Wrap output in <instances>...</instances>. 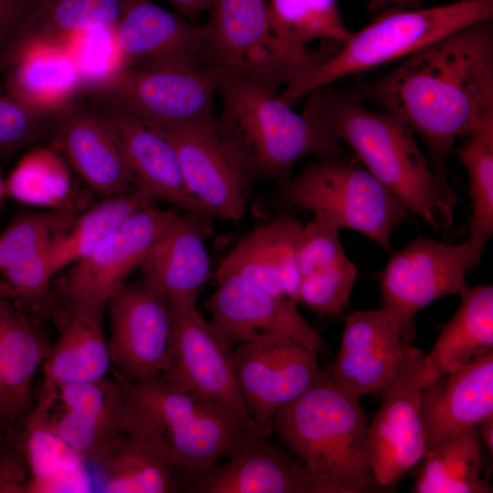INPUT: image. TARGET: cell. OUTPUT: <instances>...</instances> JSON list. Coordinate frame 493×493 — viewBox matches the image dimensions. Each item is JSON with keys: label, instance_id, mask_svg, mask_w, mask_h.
Returning <instances> with one entry per match:
<instances>
[{"label": "cell", "instance_id": "cell-1", "mask_svg": "<svg viewBox=\"0 0 493 493\" xmlns=\"http://www.w3.org/2000/svg\"><path fill=\"white\" fill-rule=\"evenodd\" d=\"M424 142L432 173L453 205L446 159L457 137L493 112V22L471 24L407 56L393 70L355 85Z\"/></svg>", "mask_w": 493, "mask_h": 493}, {"label": "cell", "instance_id": "cell-2", "mask_svg": "<svg viewBox=\"0 0 493 493\" xmlns=\"http://www.w3.org/2000/svg\"><path fill=\"white\" fill-rule=\"evenodd\" d=\"M302 114L325 125L363 166L414 215L435 229L453 221V205L441 191L412 130L399 118L366 108L353 90L328 86L309 94Z\"/></svg>", "mask_w": 493, "mask_h": 493}, {"label": "cell", "instance_id": "cell-3", "mask_svg": "<svg viewBox=\"0 0 493 493\" xmlns=\"http://www.w3.org/2000/svg\"><path fill=\"white\" fill-rule=\"evenodd\" d=\"M368 425L360 397L325 374L275 415L272 431L305 467L312 493L386 492L370 467Z\"/></svg>", "mask_w": 493, "mask_h": 493}, {"label": "cell", "instance_id": "cell-4", "mask_svg": "<svg viewBox=\"0 0 493 493\" xmlns=\"http://www.w3.org/2000/svg\"><path fill=\"white\" fill-rule=\"evenodd\" d=\"M218 91V133L252 182L283 183L299 160L337 155L340 141L325 125L297 113L252 79L222 71Z\"/></svg>", "mask_w": 493, "mask_h": 493}, {"label": "cell", "instance_id": "cell-5", "mask_svg": "<svg viewBox=\"0 0 493 493\" xmlns=\"http://www.w3.org/2000/svg\"><path fill=\"white\" fill-rule=\"evenodd\" d=\"M114 377L124 391L126 426L153 442L187 476L226 459L257 437H267L161 375L134 382L115 370Z\"/></svg>", "mask_w": 493, "mask_h": 493}, {"label": "cell", "instance_id": "cell-6", "mask_svg": "<svg viewBox=\"0 0 493 493\" xmlns=\"http://www.w3.org/2000/svg\"><path fill=\"white\" fill-rule=\"evenodd\" d=\"M493 17V0H461L416 10L384 12L342 43L325 62L288 82L277 97L291 106L332 81L408 56L471 24Z\"/></svg>", "mask_w": 493, "mask_h": 493}, {"label": "cell", "instance_id": "cell-7", "mask_svg": "<svg viewBox=\"0 0 493 493\" xmlns=\"http://www.w3.org/2000/svg\"><path fill=\"white\" fill-rule=\"evenodd\" d=\"M206 25L205 67L245 75L276 93L334 55L341 43L292 47L274 35L266 0H213Z\"/></svg>", "mask_w": 493, "mask_h": 493}, {"label": "cell", "instance_id": "cell-8", "mask_svg": "<svg viewBox=\"0 0 493 493\" xmlns=\"http://www.w3.org/2000/svg\"><path fill=\"white\" fill-rule=\"evenodd\" d=\"M280 198L338 226L368 236L390 250L391 235L406 207L363 165L336 156L320 158L282 183Z\"/></svg>", "mask_w": 493, "mask_h": 493}, {"label": "cell", "instance_id": "cell-9", "mask_svg": "<svg viewBox=\"0 0 493 493\" xmlns=\"http://www.w3.org/2000/svg\"><path fill=\"white\" fill-rule=\"evenodd\" d=\"M478 262L467 240L454 245L419 236L393 253L380 277L381 310L403 344L415 335L418 311L443 297L461 295L467 271Z\"/></svg>", "mask_w": 493, "mask_h": 493}, {"label": "cell", "instance_id": "cell-10", "mask_svg": "<svg viewBox=\"0 0 493 493\" xmlns=\"http://www.w3.org/2000/svg\"><path fill=\"white\" fill-rule=\"evenodd\" d=\"M435 383L425 355L408 344L380 390L382 404L368 425L367 443L372 472L389 491L426 454L420 399L422 390Z\"/></svg>", "mask_w": 493, "mask_h": 493}, {"label": "cell", "instance_id": "cell-11", "mask_svg": "<svg viewBox=\"0 0 493 493\" xmlns=\"http://www.w3.org/2000/svg\"><path fill=\"white\" fill-rule=\"evenodd\" d=\"M236 383L258 432L267 436L277 414L320 383L317 353L291 337L265 332L233 351Z\"/></svg>", "mask_w": 493, "mask_h": 493}, {"label": "cell", "instance_id": "cell-12", "mask_svg": "<svg viewBox=\"0 0 493 493\" xmlns=\"http://www.w3.org/2000/svg\"><path fill=\"white\" fill-rule=\"evenodd\" d=\"M221 70L125 68L90 90L100 102L157 126L204 123L218 127L214 100Z\"/></svg>", "mask_w": 493, "mask_h": 493}, {"label": "cell", "instance_id": "cell-13", "mask_svg": "<svg viewBox=\"0 0 493 493\" xmlns=\"http://www.w3.org/2000/svg\"><path fill=\"white\" fill-rule=\"evenodd\" d=\"M169 308L171 356L160 375L172 385L211 401L241 425L259 433L236 383L233 364L235 343L204 319L196 306Z\"/></svg>", "mask_w": 493, "mask_h": 493}, {"label": "cell", "instance_id": "cell-14", "mask_svg": "<svg viewBox=\"0 0 493 493\" xmlns=\"http://www.w3.org/2000/svg\"><path fill=\"white\" fill-rule=\"evenodd\" d=\"M149 125L174 147L186 188L202 213L232 221L244 216L252 180L220 137L218 127Z\"/></svg>", "mask_w": 493, "mask_h": 493}, {"label": "cell", "instance_id": "cell-15", "mask_svg": "<svg viewBox=\"0 0 493 493\" xmlns=\"http://www.w3.org/2000/svg\"><path fill=\"white\" fill-rule=\"evenodd\" d=\"M111 362L129 380L160 375L171 356L172 320L165 298L144 279L125 284L108 301Z\"/></svg>", "mask_w": 493, "mask_h": 493}, {"label": "cell", "instance_id": "cell-16", "mask_svg": "<svg viewBox=\"0 0 493 493\" xmlns=\"http://www.w3.org/2000/svg\"><path fill=\"white\" fill-rule=\"evenodd\" d=\"M178 217L152 205L129 216L68 271L65 289L73 306L106 305Z\"/></svg>", "mask_w": 493, "mask_h": 493}, {"label": "cell", "instance_id": "cell-17", "mask_svg": "<svg viewBox=\"0 0 493 493\" xmlns=\"http://www.w3.org/2000/svg\"><path fill=\"white\" fill-rule=\"evenodd\" d=\"M122 69L202 68L206 25L189 23L149 0H131L115 26Z\"/></svg>", "mask_w": 493, "mask_h": 493}, {"label": "cell", "instance_id": "cell-18", "mask_svg": "<svg viewBox=\"0 0 493 493\" xmlns=\"http://www.w3.org/2000/svg\"><path fill=\"white\" fill-rule=\"evenodd\" d=\"M215 281L218 287L207 303L211 322L234 343L265 332H278L317 354L324 349L319 332L285 299L239 275H225Z\"/></svg>", "mask_w": 493, "mask_h": 493}, {"label": "cell", "instance_id": "cell-19", "mask_svg": "<svg viewBox=\"0 0 493 493\" xmlns=\"http://www.w3.org/2000/svg\"><path fill=\"white\" fill-rule=\"evenodd\" d=\"M54 145L82 181L106 197L127 193L135 183L109 122L99 111L72 102L61 110L51 130Z\"/></svg>", "mask_w": 493, "mask_h": 493}, {"label": "cell", "instance_id": "cell-20", "mask_svg": "<svg viewBox=\"0 0 493 493\" xmlns=\"http://www.w3.org/2000/svg\"><path fill=\"white\" fill-rule=\"evenodd\" d=\"M420 415L426 453L493 415V352L423 389Z\"/></svg>", "mask_w": 493, "mask_h": 493}, {"label": "cell", "instance_id": "cell-21", "mask_svg": "<svg viewBox=\"0 0 493 493\" xmlns=\"http://www.w3.org/2000/svg\"><path fill=\"white\" fill-rule=\"evenodd\" d=\"M312 480L290 454L257 437L205 470L187 476L183 491L193 493H312Z\"/></svg>", "mask_w": 493, "mask_h": 493}, {"label": "cell", "instance_id": "cell-22", "mask_svg": "<svg viewBox=\"0 0 493 493\" xmlns=\"http://www.w3.org/2000/svg\"><path fill=\"white\" fill-rule=\"evenodd\" d=\"M405 346L381 309L354 311L345 320L340 351L325 374L358 397L380 391Z\"/></svg>", "mask_w": 493, "mask_h": 493}, {"label": "cell", "instance_id": "cell-23", "mask_svg": "<svg viewBox=\"0 0 493 493\" xmlns=\"http://www.w3.org/2000/svg\"><path fill=\"white\" fill-rule=\"evenodd\" d=\"M201 212L190 211L148 251L139 267L143 279L173 306H196L210 272L205 238L209 229Z\"/></svg>", "mask_w": 493, "mask_h": 493}, {"label": "cell", "instance_id": "cell-24", "mask_svg": "<svg viewBox=\"0 0 493 493\" xmlns=\"http://www.w3.org/2000/svg\"><path fill=\"white\" fill-rule=\"evenodd\" d=\"M98 111L115 132L138 188L188 212H201L186 188L176 151L163 135L109 104L100 102Z\"/></svg>", "mask_w": 493, "mask_h": 493}, {"label": "cell", "instance_id": "cell-25", "mask_svg": "<svg viewBox=\"0 0 493 493\" xmlns=\"http://www.w3.org/2000/svg\"><path fill=\"white\" fill-rule=\"evenodd\" d=\"M131 0H43L0 52L8 68L23 54L38 48L68 50L78 34L115 26Z\"/></svg>", "mask_w": 493, "mask_h": 493}, {"label": "cell", "instance_id": "cell-26", "mask_svg": "<svg viewBox=\"0 0 493 493\" xmlns=\"http://www.w3.org/2000/svg\"><path fill=\"white\" fill-rule=\"evenodd\" d=\"M40 394L37 406L23 418L21 434L15 438L28 467V492L91 491L83 458L49 426L56 390L42 389Z\"/></svg>", "mask_w": 493, "mask_h": 493}, {"label": "cell", "instance_id": "cell-27", "mask_svg": "<svg viewBox=\"0 0 493 493\" xmlns=\"http://www.w3.org/2000/svg\"><path fill=\"white\" fill-rule=\"evenodd\" d=\"M96 462L102 492H177L187 477L153 442L127 426L111 438Z\"/></svg>", "mask_w": 493, "mask_h": 493}, {"label": "cell", "instance_id": "cell-28", "mask_svg": "<svg viewBox=\"0 0 493 493\" xmlns=\"http://www.w3.org/2000/svg\"><path fill=\"white\" fill-rule=\"evenodd\" d=\"M105 305H74L62 332L44 362L43 387L93 381L110 367L102 326Z\"/></svg>", "mask_w": 493, "mask_h": 493}, {"label": "cell", "instance_id": "cell-29", "mask_svg": "<svg viewBox=\"0 0 493 493\" xmlns=\"http://www.w3.org/2000/svg\"><path fill=\"white\" fill-rule=\"evenodd\" d=\"M47 351L26 311L0 291V356L5 387L1 408L8 425L29 413L32 382Z\"/></svg>", "mask_w": 493, "mask_h": 493}, {"label": "cell", "instance_id": "cell-30", "mask_svg": "<svg viewBox=\"0 0 493 493\" xmlns=\"http://www.w3.org/2000/svg\"><path fill=\"white\" fill-rule=\"evenodd\" d=\"M457 310L425 355L435 381L493 352V287L477 285L460 295Z\"/></svg>", "mask_w": 493, "mask_h": 493}, {"label": "cell", "instance_id": "cell-31", "mask_svg": "<svg viewBox=\"0 0 493 493\" xmlns=\"http://www.w3.org/2000/svg\"><path fill=\"white\" fill-rule=\"evenodd\" d=\"M5 72V91L43 110L59 111L83 91L81 76L67 49L28 51Z\"/></svg>", "mask_w": 493, "mask_h": 493}, {"label": "cell", "instance_id": "cell-32", "mask_svg": "<svg viewBox=\"0 0 493 493\" xmlns=\"http://www.w3.org/2000/svg\"><path fill=\"white\" fill-rule=\"evenodd\" d=\"M478 426L466 429L427 452L412 492L491 493L484 465Z\"/></svg>", "mask_w": 493, "mask_h": 493}, {"label": "cell", "instance_id": "cell-33", "mask_svg": "<svg viewBox=\"0 0 493 493\" xmlns=\"http://www.w3.org/2000/svg\"><path fill=\"white\" fill-rule=\"evenodd\" d=\"M153 198L140 188L108 196L58 232L50 244L53 275L89 256L112 231Z\"/></svg>", "mask_w": 493, "mask_h": 493}, {"label": "cell", "instance_id": "cell-34", "mask_svg": "<svg viewBox=\"0 0 493 493\" xmlns=\"http://www.w3.org/2000/svg\"><path fill=\"white\" fill-rule=\"evenodd\" d=\"M467 137L457 155L467 171L472 199L467 241L480 260L493 234V112L481 118Z\"/></svg>", "mask_w": 493, "mask_h": 493}, {"label": "cell", "instance_id": "cell-35", "mask_svg": "<svg viewBox=\"0 0 493 493\" xmlns=\"http://www.w3.org/2000/svg\"><path fill=\"white\" fill-rule=\"evenodd\" d=\"M6 196L26 205L58 208L72 191L69 170L55 149L26 153L5 181Z\"/></svg>", "mask_w": 493, "mask_h": 493}, {"label": "cell", "instance_id": "cell-36", "mask_svg": "<svg viewBox=\"0 0 493 493\" xmlns=\"http://www.w3.org/2000/svg\"><path fill=\"white\" fill-rule=\"evenodd\" d=\"M267 7L274 35L292 47H307L319 38L343 43L351 35L337 0H270Z\"/></svg>", "mask_w": 493, "mask_h": 493}, {"label": "cell", "instance_id": "cell-37", "mask_svg": "<svg viewBox=\"0 0 493 493\" xmlns=\"http://www.w3.org/2000/svg\"><path fill=\"white\" fill-rule=\"evenodd\" d=\"M51 242L13 262L0 271V291L22 309L35 311L54 308L49 290L54 277L50 265Z\"/></svg>", "mask_w": 493, "mask_h": 493}, {"label": "cell", "instance_id": "cell-38", "mask_svg": "<svg viewBox=\"0 0 493 493\" xmlns=\"http://www.w3.org/2000/svg\"><path fill=\"white\" fill-rule=\"evenodd\" d=\"M73 216L69 208L18 215L0 233V271L48 245L70 225Z\"/></svg>", "mask_w": 493, "mask_h": 493}, {"label": "cell", "instance_id": "cell-39", "mask_svg": "<svg viewBox=\"0 0 493 493\" xmlns=\"http://www.w3.org/2000/svg\"><path fill=\"white\" fill-rule=\"evenodd\" d=\"M48 424L55 434L83 459L97 461L111 438L127 425L126 415L99 416L64 409Z\"/></svg>", "mask_w": 493, "mask_h": 493}, {"label": "cell", "instance_id": "cell-40", "mask_svg": "<svg viewBox=\"0 0 493 493\" xmlns=\"http://www.w3.org/2000/svg\"><path fill=\"white\" fill-rule=\"evenodd\" d=\"M115 26L83 31L73 37L68 47L81 76L83 91L103 85L122 70Z\"/></svg>", "mask_w": 493, "mask_h": 493}, {"label": "cell", "instance_id": "cell-41", "mask_svg": "<svg viewBox=\"0 0 493 493\" xmlns=\"http://www.w3.org/2000/svg\"><path fill=\"white\" fill-rule=\"evenodd\" d=\"M357 267L346 258L300 278L299 301L320 316L341 314L347 306Z\"/></svg>", "mask_w": 493, "mask_h": 493}, {"label": "cell", "instance_id": "cell-42", "mask_svg": "<svg viewBox=\"0 0 493 493\" xmlns=\"http://www.w3.org/2000/svg\"><path fill=\"white\" fill-rule=\"evenodd\" d=\"M59 111L39 110L6 91L0 93V158L51 132Z\"/></svg>", "mask_w": 493, "mask_h": 493}, {"label": "cell", "instance_id": "cell-43", "mask_svg": "<svg viewBox=\"0 0 493 493\" xmlns=\"http://www.w3.org/2000/svg\"><path fill=\"white\" fill-rule=\"evenodd\" d=\"M302 226L294 216L285 214L262 226L268 256L285 299L293 306L299 302L300 274L298 246Z\"/></svg>", "mask_w": 493, "mask_h": 493}, {"label": "cell", "instance_id": "cell-44", "mask_svg": "<svg viewBox=\"0 0 493 493\" xmlns=\"http://www.w3.org/2000/svg\"><path fill=\"white\" fill-rule=\"evenodd\" d=\"M29 481L27 464L16 440L5 435L0 440V493H28Z\"/></svg>", "mask_w": 493, "mask_h": 493}, {"label": "cell", "instance_id": "cell-45", "mask_svg": "<svg viewBox=\"0 0 493 493\" xmlns=\"http://www.w3.org/2000/svg\"><path fill=\"white\" fill-rule=\"evenodd\" d=\"M43 0H0V50L24 26Z\"/></svg>", "mask_w": 493, "mask_h": 493}, {"label": "cell", "instance_id": "cell-46", "mask_svg": "<svg viewBox=\"0 0 493 493\" xmlns=\"http://www.w3.org/2000/svg\"><path fill=\"white\" fill-rule=\"evenodd\" d=\"M173 5L186 16H196L209 9L213 0H169Z\"/></svg>", "mask_w": 493, "mask_h": 493}, {"label": "cell", "instance_id": "cell-47", "mask_svg": "<svg viewBox=\"0 0 493 493\" xmlns=\"http://www.w3.org/2000/svg\"><path fill=\"white\" fill-rule=\"evenodd\" d=\"M481 441L486 445L490 455L493 453V415L484 419L478 425Z\"/></svg>", "mask_w": 493, "mask_h": 493}, {"label": "cell", "instance_id": "cell-48", "mask_svg": "<svg viewBox=\"0 0 493 493\" xmlns=\"http://www.w3.org/2000/svg\"><path fill=\"white\" fill-rule=\"evenodd\" d=\"M6 197L7 196L5 193V181L3 180L1 173H0V216H1L3 207H4L5 200Z\"/></svg>", "mask_w": 493, "mask_h": 493}, {"label": "cell", "instance_id": "cell-49", "mask_svg": "<svg viewBox=\"0 0 493 493\" xmlns=\"http://www.w3.org/2000/svg\"><path fill=\"white\" fill-rule=\"evenodd\" d=\"M8 426L9 425L5 418V415L0 406V440L5 436V431Z\"/></svg>", "mask_w": 493, "mask_h": 493}, {"label": "cell", "instance_id": "cell-50", "mask_svg": "<svg viewBox=\"0 0 493 493\" xmlns=\"http://www.w3.org/2000/svg\"><path fill=\"white\" fill-rule=\"evenodd\" d=\"M4 394H5V387H4V379H3L1 356H0V406H1V404L3 403V400H4Z\"/></svg>", "mask_w": 493, "mask_h": 493}]
</instances>
